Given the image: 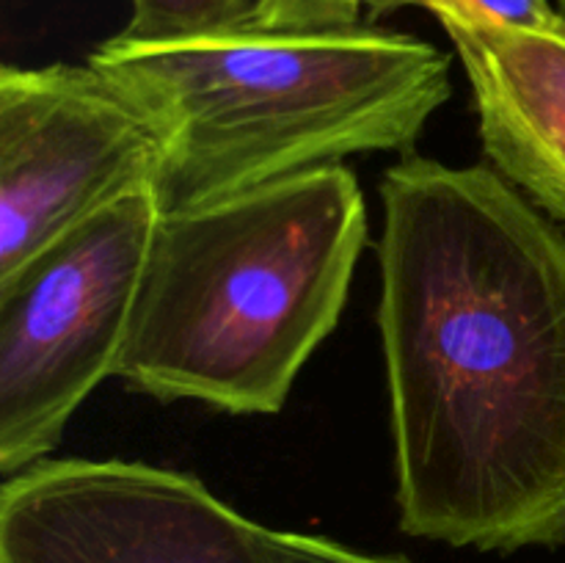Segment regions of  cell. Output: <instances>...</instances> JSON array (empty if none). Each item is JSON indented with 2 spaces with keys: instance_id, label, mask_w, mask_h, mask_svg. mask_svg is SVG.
Returning a JSON list of instances; mask_svg holds the SVG:
<instances>
[{
  "instance_id": "1",
  "label": "cell",
  "mask_w": 565,
  "mask_h": 563,
  "mask_svg": "<svg viewBox=\"0 0 565 563\" xmlns=\"http://www.w3.org/2000/svg\"><path fill=\"white\" fill-rule=\"evenodd\" d=\"M381 202L401 530L483 552L565 544V237L486 166L408 155Z\"/></svg>"
},
{
  "instance_id": "2",
  "label": "cell",
  "mask_w": 565,
  "mask_h": 563,
  "mask_svg": "<svg viewBox=\"0 0 565 563\" xmlns=\"http://www.w3.org/2000/svg\"><path fill=\"white\" fill-rule=\"evenodd\" d=\"M364 246L367 208L342 163L163 213L116 375L158 401L281 412Z\"/></svg>"
},
{
  "instance_id": "3",
  "label": "cell",
  "mask_w": 565,
  "mask_h": 563,
  "mask_svg": "<svg viewBox=\"0 0 565 563\" xmlns=\"http://www.w3.org/2000/svg\"><path fill=\"white\" fill-rule=\"evenodd\" d=\"M88 64L163 138V213L199 208L348 155L408 149L450 99V55L406 33L243 31L138 44L114 36Z\"/></svg>"
},
{
  "instance_id": "4",
  "label": "cell",
  "mask_w": 565,
  "mask_h": 563,
  "mask_svg": "<svg viewBox=\"0 0 565 563\" xmlns=\"http://www.w3.org/2000/svg\"><path fill=\"white\" fill-rule=\"evenodd\" d=\"M163 215L154 188L121 196L0 279V472L42 461L119 370Z\"/></svg>"
},
{
  "instance_id": "5",
  "label": "cell",
  "mask_w": 565,
  "mask_h": 563,
  "mask_svg": "<svg viewBox=\"0 0 565 563\" xmlns=\"http://www.w3.org/2000/svg\"><path fill=\"white\" fill-rule=\"evenodd\" d=\"M163 138L94 64L0 70V279L110 202L158 185Z\"/></svg>"
},
{
  "instance_id": "6",
  "label": "cell",
  "mask_w": 565,
  "mask_h": 563,
  "mask_svg": "<svg viewBox=\"0 0 565 563\" xmlns=\"http://www.w3.org/2000/svg\"><path fill=\"white\" fill-rule=\"evenodd\" d=\"M0 563H270L265 528L177 469L42 458L3 478Z\"/></svg>"
},
{
  "instance_id": "7",
  "label": "cell",
  "mask_w": 565,
  "mask_h": 563,
  "mask_svg": "<svg viewBox=\"0 0 565 563\" xmlns=\"http://www.w3.org/2000/svg\"><path fill=\"white\" fill-rule=\"evenodd\" d=\"M469 77L491 166L565 224V31H524L441 9Z\"/></svg>"
},
{
  "instance_id": "8",
  "label": "cell",
  "mask_w": 565,
  "mask_h": 563,
  "mask_svg": "<svg viewBox=\"0 0 565 563\" xmlns=\"http://www.w3.org/2000/svg\"><path fill=\"white\" fill-rule=\"evenodd\" d=\"M263 0H130L119 39L138 44L188 42L252 28Z\"/></svg>"
},
{
  "instance_id": "9",
  "label": "cell",
  "mask_w": 565,
  "mask_h": 563,
  "mask_svg": "<svg viewBox=\"0 0 565 563\" xmlns=\"http://www.w3.org/2000/svg\"><path fill=\"white\" fill-rule=\"evenodd\" d=\"M408 6L430 14L441 9L463 11L497 25L524 28V31H565V17L552 0H367V14L375 20Z\"/></svg>"
},
{
  "instance_id": "10",
  "label": "cell",
  "mask_w": 565,
  "mask_h": 563,
  "mask_svg": "<svg viewBox=\"0 0 565 563\" xmlns=\"http://www.w3.org/2000/svg\"><path fill=\"white\" fill-rule=\"evenodd\" d=\"M367 0H263L257 31H340V28L362 25V11Z\"/></svg>"
},
{
  "instance_id": "11",
  "label": "cell",
  "mask_w": 565,
  "mask_h": 563,
  "mask_svg": "<svg viewBox=\"0 0 565 563\" xmlns=\"http://www.w3.org/2000/svg\"><path fill=\"white\" fill-rule=\"evenodd\" d=\"M270 563H412L401 555H367L320 535L265 528Z\"/></svg>"
},
{
  "instance_id": "12",
  "label": "cell",
  "mask_w": 565,
  "mask_h": 563,
  "mask_svg": "<svg viewBox=\"0 0 565 563\" xmlns=\"http://www.w3.org/2000/svg\"><path fill=\"white\" fill-rule=\"evenodd\" d=\"M552 3H555L557 11H561V14L565 17V0H552Z\"/></svg>"
}]
</instances>
